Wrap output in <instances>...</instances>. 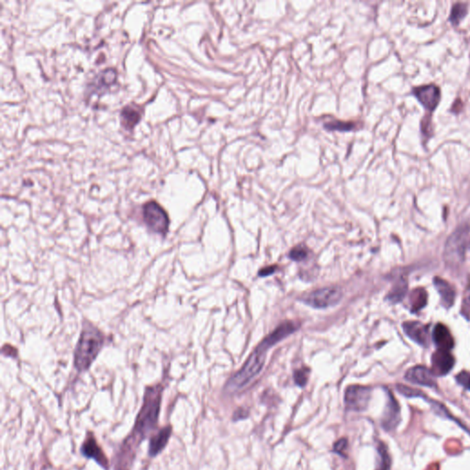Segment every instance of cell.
Wrapping results in <instances>:
<instances>
[{
    "instance_id": "obj_24",
    "label": "cell",
    "mask_w": 470,
    "mask_h": 470,
    "mask_svg": "<svg viewBox=\"0 0 470 470\" xmlns=\"http://www.w3.org/2000/svg\"><path fill=\"white\" fill-rule=\"evenodd\" d=\"M309 369H301L297 370L294 374V380H295V382L296 384L299 385V387H303L307 383L308 381V378H309Z\"/></svg>"
},
{
    "instance_id": "obj_14",
    "label": "cell",
    "mask_w": 470,
    "mask_h": 470,
    "mask_svg": "<svg viewBox=\"0 0 470 470\" xmlns=\"http://www.w3.org/2000/svg\"><path fill=\"white\" fill-rule=\"evenodd\" d=\"M433 341L440 350L449 351L454 347V338L452 336L448 328L443 323H438L433 330Z\"/></svg>"
},
{
    "instance_id": "obj_21",
    "label": "cell",
    "mask_w": 470,
    "mask_h": 470,
    "mask_svg": "<svg viewBox=\"0 0 470 470\" xmlns=\"http://www.w3.org/2000/svg\"><path fill=\"white\" fill-rule=\"evenodd\" d=\"M467 13V7L464 3H456L453 6L450 15V22L453 25H458Z\"/></svg>"
},
{
    "instance_id": "obj_29",
    "label": "cell",
    "mask_w": 470,
    "mask_h": 470,
    "mask_svg": "<svg viewBox=\"0 0 470 470\" xmlns=\"http://www.w3.org/2000/svg\"><path fill=\"white\" fill-rule=\"evenodd\" d=\"M275 270H276L275 266L265 267V268H263L262 270L259 271V276L260 277H267V276H269V275H271V274L275 272Z\"/></svg>"
},
{
    "instance_id": "obj_30",
    "label": "cell",
    "mask_w": 470,
    "mask_h": 470,
    "mask_svg": "<svg viewBox=\"0 0 470 470\" xmlns=\"http://www.w3.org/2000/svg\"><path fill=\"white\" fill-rule=\"evenodd\" d=\"M247 416V412L245 410H238L234 413V420H239V419H244Z\"/></svg>"
},
{
    "instance_id": "obj_18",
    "label": "cell",
    "mask_w": 470,
    "mask_h": 470,
    "mask_svg": "<svg viewBox=\"0 0 470 470\" xmlns=\"http://www.w3.org/2000/svg\"><path fill=\"white\" fill-rule=\"evenodd\" d=\"M121 118L123 126L127 130H133L135 125L139 123L141 115L138 109H136L133 106H128L123 108Z\"/></svg>"
},
{
    "instance_id": "obj_9",
    "label": "cell",
    "mask_w": 470,
    "mask_h": 470,
    "mask_svg": "<svg viewBox=\"0 0 470 470\" xmlns=\"http://www.w3.org/2000/svg\"><path fill=\"white\" fill-rule=\"evenodd\" d=\"M454 365V357L449 351L438 349L436 352H433L432 357V372L434 376H444L448 374L451 369H453Z\"/></svg>"
},
{
    "instance_id": "obj_17",
    "label": "cell",
    "mask_w": 470,
    "mask_h": 470,
    "mask_svg": "<svg viewBox=\"0 0 470 470\" xmlns=\"http://www.w3.org/2000/svg\"><path fill=\"white\" fill-rule=\"evenodd\" d=\"M408 290V282L406 278L401 277L397 280L390 293L387 296V299L392 303H398L405 297Z\"/></svg>"
},
{
    "instance_id": "obj_28",
    "label": "cell",
    "mask_w": 470,
    "mask_h": 470,
    "mask_svg": "<svg viewBox=\"0 0 470 470\" xmlns=\"http://www.w3.org/2000/svg\"><path fill=\"white\" fill-rule=\"evenodd\" d=\"M462 313H463L466 318H470V290L468 291V293L466 294L465 299H464V301H463Z\"/></svg>"
},
{
    "instance_id": "obj_5",
    "label": "cell",
    "mask_w": 470,
    "mask_h": 470,
    "mask_svg": "<svg viewBox=\"0 0 470 470\" xmlns=\"http://www.w3.org/2000/svg\"><path fill=\"white\" fill-rule=\"evenodd\" d=\"M145 224L156 233L165 234L168 230L169 219L166 210L155 201H149L143 208Z\"/></svg>"
},
{
    "instance_id": "obj_22",
    "label": "cell",
    "mask_w": 470,
    "mask_h": 470,
    "mask_svg": "<svg viewBox=\"0 0 470 470\" xmlns=\"http://www.w3.org/2000/svg\"><path fill=\"white\" fill-rule=\"evenodd\" d=\"M378 452L380 455V470H390V456L387 446L383 443H380L378 446Z\"/></svg>"
},
{
    "instance_id": "obj_23",
    "label": "cell",
    "mask_w": 470,
    "mask_h": 470,
    "mask_svg": "<svg viewBox=\"0 0 470 470\" xmlns=\"http://www.w3.org/2000/svg\"><path fill=\"white\" fill-rule=\"evenodd\" d=\"M289 257L294 261H302L308 257V250L305 246H296L289 253Z\"/></svg>"
},
{
    "instance_id": "obj_12",
    "label": "cell",
    "mask_w": 470,
    "mask_h": 470,
    "mask_svg": "<svg viewBox=\"0 0 470 470\" xmlns=\"http://www.w3.org/2000/svg\"><path fill=\"white\" fill-rule=\"evenodd\" d=\"M402 328L407 336L410 337L412 341L422 346L427 345L429 342L428 326L422 324L420 321H405L402 324Z\"/></svg>"
},
{
    "instance_id": "obj_25",
    "label": "cell",
    "mask_w": 470,
    "mask_h": 470,
    "mask_svg": "<svg viewBox=\"0 0 470 470\" xmlns=\"http://www.w3.org/2000/svg\"><path fill=\"white\" fill-rule=\"evenodd\" d=\"M455 380L458 382V384L463 386L466 390H470V372L467 371H462L459 374L455 377Z\"/></svg>"
},
{
    "instance_id": "obj_6",
    "label": "cell",
    "mask_w": 470,
    "mask_h": 470,
    "mask_svg": "<svg viewBox=\"0 0 470 470\" xmlns=\"http://www.w3.org/2000/svg\"><path fill=\"white\" fill-rule=\"evenodd\" d=\"M342 297V289L336 286H331L307 294L303 298V301L316 309H324L339 303Z\"/></svg>"
},
{
    "instance_id": "obj_20",
    "label": "cell",
    "mask_w": 470,
    "mask_h": 470,
    "mask_svg": "<svg viewBox=\"0 0 470 470\" xmlns=\"http://www.w3.org/2000/svg\"><path fill=\"white\" fill-rule=\"evenodd\" d=\"M117 78V74L113 69H107L100 73L96 78L95 82V86L96 90H103L107 89V87H110L113 84L115 83Z\"/></svg>"
},
{
    "instance_id": "obj_16",
    "label": "cell",
    "mask_w": 470,
    "mask_h": 470,
    "mask_svg": "<svg viewBox=\"0 0 470 470\" xmlns=\"http://www.w3.org/2000/svg\"><path fill=\"white\" fill-rule=\"evenodd\" d=\"M434 287L437 289L441 296V303L445 308L452 307L454 302L455 291L454 288L443 278H434L433 279Z\"/></svg>"
},
{
    "instance_id": "obj_1",
    "label": "cell",
    "mask_w": 470,
    "mask_h": 470,
    "mask_svg": "<svg viewBox=\"0 0 470 470\" xmlns=\"http://www.w3.org/2000/svg\"><path fill=\"white\" fill-rule=\"evenodd\" d=\"M162 392L163 387L160 384L149 387L145 391L144 405L137 417L134 434L131 436L135 441L141 442V440L146 437L156 426L160 411Z\"/></svg>"
},
{
    "instance_id": "obj_13",
    "label": "cell",
    "mask_w": 470,
    "mask_h": 470,
    "mask_svg": "<svg viewBox=\"0 0 470 470\" xmlns=\"http://www.w3.org/2000/svg\"><path fill=\"white\" fill-rule=\"evenodd\" d=\"M81 451H82V454L86 457L96 460L99 465L104 466L105 468H107L108 463H107V457L105 456L101 448L98 446L96 440L91 434L87 435V437L82 445Z\"/></svg>"
},
{
    "instance_id": "obj_3",
    "label": "cell",
    "mask_w": 470,
    "mask_h": 470,
    "mask_svg": "<svg viewBox=\"0 0 470 470\" xmlns=\"http://www.w3.org/2000/svg\"><path fill=\"white\" fill-rule=\"evenodd\" d=\"M271 347L272 345L265 338L250 355L243 368L232 378H230L227 384V390L233 392L249 384L261 372L266 362L267 351Z\"/></svg>"
},
{
    "instance_id": "obj_8",
    "label": "cell",
    "mask_w": 470,
    "mask_h": 470,
    "mask_svg": "<svg viewBox=\"0 0 470 470\" xmlns=\"http://www.w3.org/2000/svg\"><path fill=\"white\" fill-rule=\"evenodd\" d=\"M412 93L422 106L430 111H433L435 109L441 99V92L438 86L435 85L415 87Z\"/></svg>"
},
{
    "instance_id": "obj_15",
    "label": "cell",
    "mask_w": 470,
    "mask_h": 470,
    "mask_svg": "<svg viewBox=\"0 0 470 470\" xmlns=\"http://www.w3.org/2000/svg\"><path fill=\"white\" fill-rule=\"evenodd\" d=\"M171 433L172 427L170 425H167L166 427L161 429L158 433L153 435L149 445V454L151 456L157 455L166 447L168 440L171 436Z\"/></svg>"
},
{
    "instance_id": "obj_26",
    "label": "cell",
    "mask_w": 470,
    "mask_h": 470,
    "mask_svg": "<svg viewBox=\"0 0 470 470\" xmlns=\"http://www.w3.org/2000/svg\"><path fill=\"white\" fill-rule=\"evenodd\" d=\"M397 389L401 392V394L407 396V397H416V396H420L422 394V392L414 390V389H411V388L406 387V386H403V385H398Z\"/></svg>"
},
{
    "instance_id": "obj_11",
    "label": "cell",
    "mask_w": 470,
    "mask_h": 470,
    "mask_svg": "<svg viewBox=\"0 0 470 470\" xmlns=\"http://www.w3.org/2000/svg\"><path fill=\"white\" fill-rule=\"evenodd\" d=\"M401 421V410L394 397L389 393V401L385 409L382 426L387 431L394 430Z\"/></svg>"
},
{
    "instance_id": "obj_7",
    "label": "cell",
    "mask_w": 470,
    "mask_h": 470,
    "mask_svg": "<svg viewBox=\"0 0 470 470\" xmlns=\"http://www.w3.org/2000/svg\"><path fill=\"white\" fill-rule=\"evenodd\" d=\"M371 389L359 385L348 387L344 395V402L349 411H363L369 405Z\"/></svg>"
},
{
    "instance_id": "obj_4",
    "label": "cell",
    "mask_w": 470,
    "mask_h": 470,
    "mask_svg": "<svg viewBox=\"0 0 470 470\" xmlns=\"http://www.w3.org/2000/svg\"><path fill=\"white\" fill-rule=\"evenodd\" d=\"M469 225H461L449 236L444 247V259L450 267H456L464 261Z\"/></svg>"
},
{
    "instance_id": "obj_19",
    "label": "cell",
    "mask_w": 470,
    "mask_h": 470,
    "mask_svg": "<svg viewBox=\"0 0 470 470\" xmlns=\"http://www.w3.org/2000/svg\"><path fill=\"white\" fill-rule=\"evenodd\" d=\"M427 292L422 288L413 289L410 295V305L412 312H417L427 304Z\"/></svg>"
},
{
    "instance_id": "obj_2",
    "label": "cell",
    "mask_w": 470,
    "mask_h": 470,
    "mask_svg": "<svg viewBox=\"0 0 470 470\" xmlns=\"http://www.w3.org/2000/svg\"><path fill=\"white\" fill-rule=\"evenodd\" d=\"M104 344V335L94 326L84 327L75 351V367L78 371L89 369Z\"/></svg>"
},
{
    "instance_id": "obj_27",
    "label": "cell",
    "mask_w": 470,
    "mask_h": 470,
    "mask_svg": "<svg viewBox=\"0 0 470 470\" xmlns=\"http://www.w3.org/2000/svg\"><path fill=\"white\" fill-rule=\"evenodd\" d=\"M347 440L346 439L342 438L340 439L338 442L335 443V444L333 445L334 447V451L338 453V454H342V455H344V451L347 448Z\"/></svg>"
},
{
    "instance_id": "obj_10",
    "label": "cell",
    "mask_w": 470,
    "mask_h": 470,
    "mask_svg": "<svg viewBox=\"0 0 470 470\" xmlns=\"http://www.w3.org/2000/svg\"><path fill=\"white\" fill-rule=\"evenodd\" d=\"M405 378L414 384L422 385L433 388L436 386L434 375L431 369L423 366H416L407 371Z\"/></svg>"
}]
</instances>
